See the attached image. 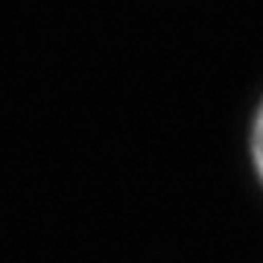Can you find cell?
<instances>
[{
    "instance_id": "obj_1",
    "label": "cell",
    "mask_w": 263,
    "mask_h": 263,
    "mask_svg": "<svg viewBox=\"0 0 263 263\" xmlns=\"http://www.w3.org/2000/svg\"><path fill=\"white\" fill-rule=\"evenodd\" d=\"M252 161H254V170H257V176L263 181V103L252 123Z\"/></svg>"
}]
</instances>
